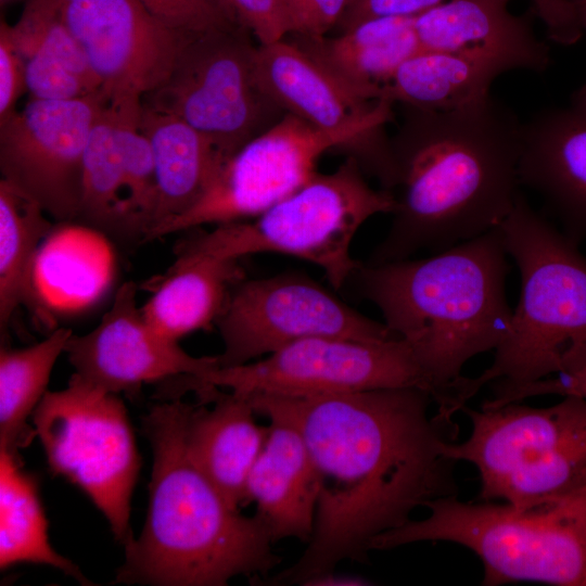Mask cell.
Listing matches in <instances>:
<instances>
[{"mask_svg":"<svg viewBox=\"0 0 586 586\" xmlns=\"http://www.w3.org/2000/svg\"><path fill=\"white\" fill-rule=\"evenodd\" d=\"M187 422L188 451L205 476L234 509L246 504L250 472L268 436L269 426L255 420L250 400L209 386L196 392Z\"/></svg>","mask_w":586,"mask_h":586,"instance_id":"cell-21","label":"cell"},{"mask_svg":"<svg viewBox=\"0 0 586 586\" xmlns=\"http://www.w3.org/2000/svg\"><path fill=\"white\" fill-rule=\"evenodd\" d=\"M505 72L487 58L419 49L396 69L383 98L421 111L448 112L491 95L493 81Z\"/></svg>","mask_w":586,"mask_h":586,"instance_id":"cell-27","label":"cell"},{"mask_svg":"<svg viewBox=\"0 0 586 586\" xmlns=\"http://www.w3.org/2000/svg\"><path fill=\"white\" fill-rule=\"evenodd\" d=\"M520 271L521 293L492 365L449 391L455 415L486 384L521 385L586 365V256L519 193L498 226Z\"/></svg>","mask_w":586,"mask_h":586,"instance_id":"cell-5","label":"cell"},{"mask_svg":"<svg viewBox=\"0 0 586 586\" xmlns=\"http://www.w3.org/2000/svg\"><path fill=\"white\" fill-rule=\"evenodd\" d=\"M409 109L393 149L402 195L372 264L494 230L519 195L523 124L510 107L488 95L448 112Z\"/></svg>","mask_w":586,"mask_h":586,"instance_id":"cell-2","label":"cell"},{"mask_svg":"<svg viewBox=\"0 0 586 586\" xmlns=\"http://www.w3.org/2000/svg\"><path fill=\"white\" fill-rule=\"evenodd\" d=\"M239 259L206 255L176 256L141 306L146 321L179 342L216 324L232 288L243 279Z\"/></svg>","mask_w":586,"mask_h":586,"instance_id":"cell-26","label":"cell"},{"mask_svg":"<svg viewBox=\"0 0 586 586\" xmlns=\"http://www.w3.org/2000/svg\"><path fill=\"white\" fill-rule=\"evenodd\" d=\"M534 13L543 21L549 38L561 44L581 39L584 28L572 0H531Z\"/></svg>","mask_w":586,"mask_h":586,"instance_id":"cell-37","label":"cell"},{"mask_svg":"<svg viewBox=\"0 0 586 586\" xmlns=\"http://www.w3.org/2000/svg\"><path fill=\"white\" fill-rule=\"evenodd\" d=\"M65 354L75 374L114 394L137 393L144 383L201 377L216 368L217 356L194 357L146 321L137 286L125 282L94 329L69 337Z\"/></svg>","mask_w":586,"mask_h":586,"instance_id":"cell-16","label":"cell"},{"mask_svg":"<svg viewBox=\"0 0 586 586\" xmlns=\"http://www.w3.org/2000/svg\"><path fill=\"white\" fill-rule=\"evenodd\" d=\"M60 1L68 29L109 95L153 90L193 36L169 30L139 0Z\"/></svg>","mask_w":586,"mask_h":586,"instance_id":"cell-17","label":"cell"},{"mask_svg":"<svg viewBox=\"0 0 586 586\" xmlns=\"http://www.w3.org/2000/svg\"><path fill=\"white\" fill-rule=\"evenodd\" d=\"M199 385L228 388L242 396H313L381 388H434L404 340L364 341L318 336L291 343L264 358L218 367Z\"/></svg>","mask_w":586,"mask_h":586,"instance_id":"cell-11","label":"cell"},{"mask_svg":"<svg viewBox=\"0 0 586 586\" xmlns=\"http://www.w3.org/2000/svg\"><path fill=\"white\" fill-rule=\"evenodd\" d=\"M245 397L256 415L298 431L319 484L308 547L272 584L303 585L343 560L367 562L374 538L410 521L416 509L458 493L456 461L443 451L457 424L430 415L434 400L426 391Z\"/></svg>","mask_w":586,"mask_h":586,"instance_id":"cell-1","label":"cell"},{"mask_svg":"<svg viewBox=\"0 0 586 586\" xmlns=\"http://www.w3.org/2000/svg\"><path fill=\"white\" fill-rule=\"evenodd\" d=\"M139 2L162 25L181 35H200L243 26L224 0H139Z\"/></svg>","mask_w":586,"mask_h":586,"instance_id":"cell-31","label":"cell"},{"mask_svg":"<svg viewBox=\"0 0 586 586\" xmlns=\"http://www.w3.org/2000/svg\"><path fill=\"white\" fill-rule=\"evenodd\" d=\"M7 23L0 27V124L16 111L15 104L26 88L25 64L15 49Z\"/></svg>","mask_w":586,"mask_h":586,"instance_id":"cell-35","label":"cell"},{"mask_svg":"<svg viewBox=\"0 0 586 586\" xmlns=\"http://www.w3.org/2000/svg\"><path fill=\"white\" fill-rule=\"evenodd\" d=\"M191 407L173 397L142 418L153 454L148 514L114 583L225 586L239 575L263 579L281 562L263 521L232 508L191 459Z\"/></svg>","mask_w":586,"mask_h":586,"instance_id":"cell-3","label":"cell"},{"mask_svg":"<svg viewBox=\"0 0 586 586\" xmlns=\"http://www.w3.org/2000/svg\"><path fill=\"white\" fill-rule=\"evenodd\" d=\"M224 1L260 46L285 39L292 31L283 0Z\"/></svg>","mask_w":586,"mask_h":586,"instance_id":"cell-32","label":"cell"},{"mask_svg":"<svg viewBox=\"0 0 586 586\" xmlns=\"http://www.w3.org/2000/svg\"><path fill=\"white\" fill-rule=\"evenodd\" d=\"M422 520H410L371 543L387 550L419 542H448L482 561L484 586L534 582L586 586V481L539 505L518 509L466 502L457 495L426 504Z\"/></svg>","mask_w":586,"mask_h":586,"instance_id":"cell-6","label":"cell"},{"mask_svg":"<svg viewBox=\"0 0 586 586\" xmlns=\"http://www.w3.org/2000/svg\"><path fill=\"white\" fill-rule=\"evenodd\" d=\"M25 64L30 98L72 100L102 89L68 29L60 0H27L15 25H8Z\"/></svg>","mask_w":586,"mask_h":586,"instance_id":"cell-25","label":"cell"},{"mask_svg":"<svg viewBox=\"0 0 586 586\" xmlns=\"http://www.w3.org/2000/svg\"><path fill=\"white\" fill-rule=\"evenodd\" d=\"M107 98L102 89L72 100L30 98L0 124L1 179L61 224L78 219L85 151Z\"/></svg>","mask_w":586,"mask_h":586,"instance_id":"cell-14","label":"cell"},{"mask_svg":"<svg viewBox=\"0 0 586 586\" xmlns=\"http://www.w3.org/2000/svg\"><path fill=\"white\" fill-rule=\"evenodd\" d=\"M291 34L317 38L336 27L349 0H283Z\"/></svg>","mask_w":586,"mask_h":586,"instance_id":"cell-34","label":"cell"},{"mask_svg":"<svg viewBox=\"0 0 586 586\" xmlns=\"http://www.w3.org/2000/svg\"><path fill=\"white\" fill-rule=\"evenodd\" d=\"M415 17L369 18L334 37L296 36L294 42L352 91L380 100L399 65L420 49Z\"/></svg>","mask_w":586,"mask_h":586,"instance_id":"cell-23","label":"cell"},{"mask_svg":"<svg viewBox=\"0 0 586 586\" xmlns=\"http://www.w3.org/2000/svg\"><path fill=\"white\" fill-rule=\"evenodd\" d=\"M353 143L367 146L374 166L382 162L381 153L361 136L319 129L286 113L239 149L202 198L161 228L154 240L202 225L254 218L309 180L326 151Z\"/></svg>","mask_w":586,"mask_h":586,"instance_id":"cell-12","label":"cell"},{"mask_svg":"<svg viewBox=\"0 0 586 586\" xmlns=\"http://www.w3.org/2000/svg\"><path fill=\"white\" fill-rule=\"evenodd\" d=\"M510 0H449L415 17L420 49L487 58L510 69L543 72L549 50L538 40L531 15H513Z\"/></svg>","mask_w":586,"mask_h":586,"instance_id":"cell-20","label":"cell"},{"mask_svg":"<svg viewBox=\"0 0 586 586\" xmlns=\"http://www.w3.org/2000/svg\"><path fill=\"white\" fill-rule=\"evenodd\" d=\"M216 326L224 343L217 355L221 368L247 364L309 337H396L385 323L364 316L319 283L295 273L240 280Z\"/></svg>","mask_w":586,"mask_h":586,"instance_id":"cell-13","label":"cell"},{"mask_svg":"<svg viewBox=\"0 0 586 586\" xmlns=\"http://www.w3.org/2000/svg\"><path fill=\"white\" fill-rule=\"evenodd\" d=\"M443 2L444 0H349L336 27L341 33L369 18L417 16Z\"/></svg>","mask_w":586,"mask_h":586,"instance_id":"cell-36","label":"cell"},{"mask_svg":"<svg viewBox=\"0 0 586 586\" xmlns=\"http://www.w3.org/2000/svg\"><path fill=\"white\" fill-rule=\"evenodd\" d=\"M73 332L52 330L28 347L0 351V450L20 457L18 450L30 444L36 431L28 419L48 392L52 369Z\"/></svg>","mask_w":586,"mask_h":586,"instance_id":"cell-29","label":"cell"},{"mask_svg":"<svg viewBox=\"0 0 586 586\" xmlns=\"http://www.w3.org/2000/svg\"><path fill=\"white\" fill-rule=\"evenodd\" d=\"M31 419L50 472L78 486L125 545L140 457L123 400L73 373L65 388L44 394Z\"/></svg>","mask_w":586,"mask_h":586,"instance_id":"cell-9","label":"cell"},{"mask_svg":"<svg viewBox=\"0 0 586 586\" xmlns=\"http://www.w3.org/2000/svg\"><path fill=\"white\" fill-rule=\"evenodd\" d=\"M395 207L396 198L390 191L372 189L358 161L349 157L333 173H315L250 221L217 225L186 238L175 254L231 259L285 254L318 266L334 288H341L360 267L351 255L358 229L377 214H393Z\"/></svg>","mask_w":586,"mask_h":586,"instance_id":"cell-7","label":"cell"},{"mask_svg":"<svg viewBox=\"0 0 586 586\" xmlns=\"http://www.w3.org/2000/svg\"><path fill=\"white\" fill-rule=\"evenodd\" d=\"M318 494L317 473L302 435L286 422L270 420L267 440L247 479L246 502H255V514L273 543L310 540Z\"/></svg>","mask_w":586,"mask_h":586,"instance_id":"cell-22","label":"cell"},{"mask_svg":"<svg viewBox=\"0 0 586 586\" xmlns=\"http://www.w3.org/2000/svg\"><path fill=\"white\" fill-rule=\"evenodd\" d=\"M371 581L357 575L326 573L322 575L315 576L306 581L303 585L306 586H364L371 585Z\"/></svg>","mask_w":586,"mask_h":586,"instance_id":"cell-38","label":"cell"},{"mask_svg":"<svg viewBox=\"0 0 586 586\" xmlns=\"http://www.w3.org/2000/svg\"><path fill=\"white\" fill-rule=\"evenodd\" d=\"M21 457L0 450V568L20 563L53 566L78 583L93 585L49 542L36 480L21 467Z\"/></svg>","mask_w":586,"mask_h":586,"instance_id":"cell-28","label":"cell"},{"mask_svg":"<svg viewBox=\"0 0 586 586\" xmlns=\"http://www.w3.org/2000/svg\"><path fill=\"white\" fill-rule=\"evenodd\" d=\"M251 36L244 26L190 36L141 104L182 119L229 160L286 114L259 81Z\"/></svg>","mask_w":586,"mask_h":586,"instance_id":"cell-10","label":"cell"},{"mask_svg":"<svg viewBox=\"0 0 586 586\" xmlns=\"http://www.w3.org/2000/svg\"><path fill=\"white\" fill-rule=\"evenodd\" d=\"M461 411L471 433L463 442H445L443 451L475 466L480 500L525 509L586 481V398L565 395L548 407L509 403Z\"/></svg>","mask_w":586,"mask_h":586,"instance_id":"cell-8","label":"cell"},{"mask_svg":"<svg viewBox=\"0 0 586 586\" xmlns=\"http://www.w3.org/2000/svg\"><path fill=\"white\" fill-rule=\"evenodd\" d=\"M578 12L581 23L586 30V0H572ZM573 99L586 101V84L573 95Z\"/></svg>","mask_w":586,"mask_h":586,"instance_id":"cell-39","label":"cell"},{"mask_svg":"<svg viewBox=\"0 0 586 586\" xmlns=\"http://www.w3.org/2000/svg\"><path fill=\"white\" fill-rule=\"evenodd\" d=\"M493 396L482 403L494 407L540 395H576L586 398V365L571 372L544 378L521 385L491 384Z\"/></svg>","mask_w":586,"mask_h":586,"instance_id":"cell-33","label":"cell"},{"mask_svg":"<svg viewBox=\"0 0 586 586\" xmlns=\"http://www.w3.org/2000/svg\"><path fill=\"white\" fill-rule=\"evenodd\" d=\"M255 66L265 91L286 112L316 128L355 132L393 160L382 128L392 117L390 100H367L352 91L294 41L257 46Z\"/></svg>","mask_w":586,"mask_h":586,"instance_id":"cell-18","label":"cell"},{"mask_svg":"<svg viewBox=\"0 0 586 586\" xmlns=\"http://www.w3.org/2000/svg\"><path fill=\"white\" fill-rule=\"evenodd\" d=\"M140 129L146 137L157 181L154 227L145 241L191 208L228 161L212 139L170 114L141 104Z\"/></svg>","mask_w":586,"mask_h":586,"instance_id":"cell-24","label":"cell"},{"mask_svg":"<svg viewBox=\"0 0 586 586\" xmlns=\"http://www.w3.org/2000/svg\"><path fill=\"white\" fill-rule=\"evenodd\" d=\"M140 113L141 97L129 93L110 95L98 114L85 151L78 219L99 232L144 242L158 194Z\"/></svg>","mask_w":586,"mask_h":586,"instance_id":"cell-15","label":"cell"},{"mask_svg":"<svg viewBox=\"0 0 586 586\" xmlns=\"http://www.w3.org/2000/svg\"><path fill=\"white\" fill-rule=\"evenodd\" d=\"M507 256L496 228L428 258L360 266L355 273L387 328L412 349L437 410L466 362L496 349L508 332Z\"/></svg>","mask_w":586,"mask_h":586,"instance_id":"cell-4","label":"cell"},{"mask_svg":"<svg viewBox=\"0 0 586 586\" xmlns=\"http://www.w3.org/2000/svg\"><path fill=\"white\" fill-rule=\"evenodd\" d=\"M519 182L537 192L570 239L586 238V101L523 124Z\"/></svg>","mask_w":586,"mask_h":586,"instance_id":"cell-19","label":"cell"},{"mask_svg":"<svg viewBox=\"0 0 586 586\" xmlns=\"http://www.w3.org/2000/svg\"><path fill=\"white\" fill-rule=\"evenodd\" d=\"M47 213L31 199L0 180V330L16 310L31 302L37 254L52 231Z\"/></svg>","mask_w":586,"mask_h":586,"instance_id":"cell-30","label":"cell"}]
</instances>
